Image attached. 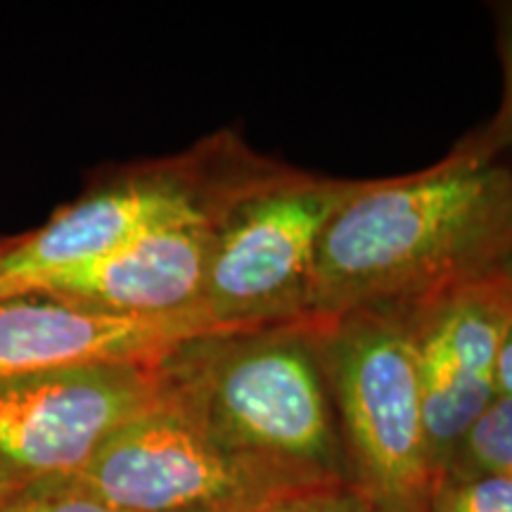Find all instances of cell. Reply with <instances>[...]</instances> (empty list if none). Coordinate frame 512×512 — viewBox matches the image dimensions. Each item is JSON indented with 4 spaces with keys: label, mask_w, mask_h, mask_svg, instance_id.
Segmentation results:
<instances>
[{
    "label": "cell",
    "mask_w": 512,
    "mask_h": 512,
    "mask_svg": "<svg viewBox=\"0 0 512 512\" xmlns=\"http://www.w3.org/2000/svg\"><path fill=\"white\" fill-rule=\"evenodd\" d=\"M268 512H375L370 505L356 496L349 486L344 489L320 491V494L302 496L297 501L283 503Z\"/></svg>",
    "instance_id": "9a60e30c"
},
{
    "label": "cell",
    "mask_w": 512,
    "mask_h": 512,
    "mask_svg": "<svg viewBox=\"0 0 512 512\" xmlns=\"http://www.w3.org/2000/svg\"><path fill=\"white\" fill-rule=\"evenodd\" d=\"M446 475L512 479V396L496 394L479 413L441 477Z\"/></svg>",
    "instance_id": "8fae6325"
},
{
    "label": "cell",
    "mask_w": 512,
    "mask_h": 512,
    "mask_svg": "<svg viewBox=\"0 0 512 512\" xmlns=\"http://www.w3.org/2000/svg\"><path fill=\"white\" fill-rule=\"evenodd\" d=\"M498 275H501V280H503V283L505 285H508L510 287V290H512V256H508V259H505L503 261V266L501 268H498V271H496Z\"/></svg>",
    "instance_id": "e0dca14e"
},
{
    "label": "cell",
    "mask_w": 512,
    "mask_h": 512,
    "mask_svg": "<svg viewBox=\"0 0 512 512\" xmlns=\"http://www.w3.org/2000/svg\"><path fill=\"white\" fill-rule=\"evenodd\" d=\"M219 216L166 223L117 252L48 280L34 292L131 318L202 311L204 275Z\"/></svg>",
    "instance_id": "30bf717a"
},
{
    "label": "cell",
    "mask_w": 512,
    "mask_h": 512,
    "mask_svg": "<svg viewBox=\"0 0 512 512\" xmlns=\"http://www.w3.org/2000/svg\"><path fill=\"white\" fill-rule=\"evenodd\" d=\"M496 394L512 396V323L505 332L496 363Z\"/></svg>",
    "instance_id": "2e32d148"
},
{
    "label": "cell",
    "mask_w": 512,
    "mask_h": 512,
    "mask_svg": "<svg viewBox=\"0 0 512 512\" xmlns=\"http://www.w3.org/2000/svg\"><path fill=\"white\" fill-rule=\"evenodd\" d=\"M159 368L164 394L221 444L349 484L311 318L188 339Z\"/></svg>",
    "instance_id": "7a4b0ae2"
},
{
    "label": "cell",
    "mask_w": 512,
    "mask_h": 512,
    "mask_svg": "<svg viewBox=\"0 0 512 512\" xmlns=\"http://www.w3.org/2000/svg\"><path fill=\"white\" fill-rule=\"evenodd\" d=\"M489 131L427 171L366 181L318 242L309 318L406 306L489 278L512 256V166Z\"/></svg>",
    "instance_id": "6da1fadb"
},
{
    "label": "cell",
    "mask_w": 512,
    "mask_h": 512,
    "mask_svg": "<svg viewBox=\"0 0 512 512\" xmlns=\"http://www.w3.org/2000/svg\"><path fill=\"white\" fill-rule=\"evenodd\" d=\"M325 382L342 422L349 489L375 512H427L434 489L411 330L394 306L316 320Z\"/></svg>",
    "instance_id": "3957f363"
},
{
    "label": "cell",
    "mask_w": 512,
    "mask_h": 512,
    "mask_svg": "<svg viewBox=\"0 0 512 512\" xmlns=\"http://www.w3.org/2000/svg\"><path fill=\"white\" fill-rule=\"evenodd\" d=\"M427 512H512V479L446 475L434 484Z\"/></svg>",
    "instance_id": "7c38bea8"
},
{
    "label": "cell",
    "mask_w": 512,
    "mask_h": 512,
    "mask_svg": "<svg viewBox=\"0 0 512 512\" xmlns=\"http://www.w3.org/2000/svg\"><path fill=\"white\" fill-rule=\"evenodd\" d=\"M271 169L233 140H209L181 157L131 166L95 183L41 226L0 238V299L34 292L57 275L166 223L219 216L242 188Z\"/></svg>",
    "instance_id": "277c9868"
},
{
    "label": "cell",
    "mask_w": 512,
    "mask_h": 512,
    "mask_svg": "<svg viewBox=\"0 0 512 512\" xmlns=\"http://www.w3.org/2000/svg\"><path fill=\"white\" fill-rule=\"evenodd\" d=\"M366 181L273 169L216 219L200 309L216 328L247 332L309 318L318 242Z\"/></svg>",
    "instance_id": "8992f818"
},
{
    "label": "cell",
    "mask_w": 512,
    "mask_h": 512,
    "mask_svg": "<svg viewBox=\"0 0 512 512\" xmlns=\"http://www.w3.org/2000/svg\"><path fill=\"white\" fill-rule=\"evenodd\" d=\"M159 396V363L76 366L0 382V498L43 479L79 475Z\"/></svg>",
    "instance_id": "52a82bcc"
},
{
    "label": "cell",
    "mask_w": 512,
    "mask_h": 512,
    "mask_svg": "<svg viewBox=\"0 0 512 512\" xmlns=\"http://www.w3.org/2000/svg\"><path fill=\"white\" fill-rule=\"evenodd\" d=\"M185 512H252V510H185ZM268 512V510H264Z\"/></svg>",
    "instance_id": "ac0fdd59"
},
{
    "label": "cell",
    "mask_w": 512,
    "mask_h": 512,
    "mask_svg": "<svg viewBox=\"0 0 512 512\" xmlns=\"http://www.w3.org/2000/svg\"><path fill=\"white\" fill-rule=\"evenodd\" d=\"M0 512H119L88 494L74 477L43 479L0 498Z\"/></svg>",
    "instance_id": "4fadbf2b"
},
{
    "label": "cell",
    "mask_w": 512,
    "mask_h": 512,
    "mask_svg": "<svg viewBox=\"0 0 512 512\" xmlns=\"http://www.w3.org/2000/svg\"><path fill=\"white\" fill-rule=\"evenodd\" d=\"M411 330L434 484L496 396V363L512 323V290L494 273L422 302L394 306Z\"/></svg>",
    "instance_id": "ba28073f"
},
{
    "label": "cell",
    "mask_w": 512,
    "mask_h": 512,
    "mask_svg": "<svg viewBox=\"0 0 512 512\" xmlns=\"http://www.w3.org/2000/svg\"><path fill=\"white\" fill-rule=\"evenodd\" d=\"M74 479L119 512H264L349 486L302 467L233 451L164 389L155 406L119 427Z\"/></svg>",
    "instance_id": "5b68a950"
},
{
    "label": "cell",
    "mask_w": 512,
    "mask_h": 512,
    "mask_svg": "<svg viewBox=\"0 0 512 512\" xmlns=\"http://www.w3.org/2000/svg\"><path fill=\"white\" fill-rule=\"evenodd\" d=\"M498 48H501L505 95L501 114H498L494 126L486 128V131L494 138L498 150L505 152L512 150V3L501 5V10H498Z\"/></svg>",
    "instance_id": "5bb4252c"
},
{
    "label": "cell",
    "mask_w": 512,
    "mask_h": 512,
    "mask_svg": "<svg viewBox=\"0 0 512 512\" xmlns=\"http://www.w3.org/2000/svg\"><path fill=\"white\" fill-rule=\"evenodd\" d=\"M228 332L202 311L166 318L112 316L43 292L0 299V382L102 363H162L188 339Z\"/></svg>",
    "instance_id": "9c48e42d"
}]
</instances>
